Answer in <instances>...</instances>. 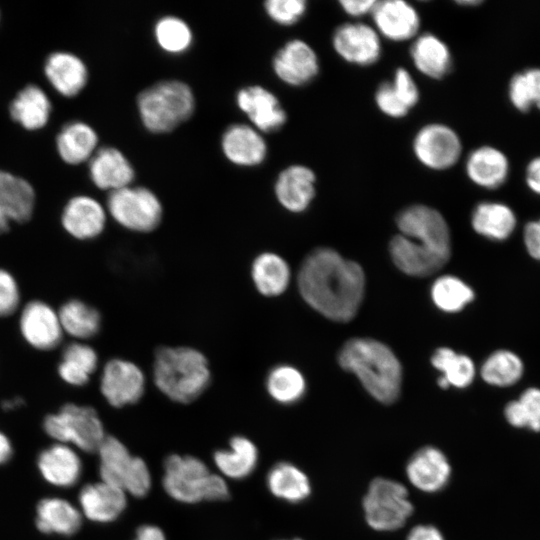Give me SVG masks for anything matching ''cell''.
Segmentation results:
<instances>
[{
    "label": "cell",
    "mask_w": 540,
    "mask_h": 540,
    "mask_svg": "<svg viewBox=\"0 0 540 540\" xmlns=\"http://www.w3.org/2000/svg\"><path fill=\"white\" fill-rule=\"evenodd\" d=\"M13 448L9 438L0 432V465L6 463L12 456Z\"/></svg>",
    "instance_id": "obj_56"
},
{
    "label": "cell",
    "mask_w": 540,
    "mask_h": 540,
    "mask_svg": "<svg viewBox=\"0 0 540 540\" xmlns=\"http://www.w3.org/2000/svg\"><path fill=\"white\" fill-rule=\"evenodd\" d=\"M107 210L120 226L140 233L156 229L163 215L158 196L149 188L133 185L109 192Z\"/></svg>",
    "instance_id": "obj_9"
},
{
    "label": "cell",
    "mask_w": 540,
    "mask_h": 540,
    "mask_svg": "<svg viewBox=\"0 0 540 540\" xmlns=\"http://www.w3.org/2000/svg\"><path fill=\"white\" fill-rule=\"evenodd\" d=\"M277 201L292 213L305 211L316 194V174L308 166L293 164L284 168L274 183Z\"/></svg>",
    "instance_id": "obj_18"
},
{
    "label": "cell",
    "mask_w": 540,
    "mask_h": 540,
    "mask_svg": "<svg viewBox=\"0 0 540 540\" xmlns=\"http://www.w3.org/2000/svg\"><path fill=\"white\" fill-rule=\"evenodd\" d=\"M35 523L46 534L72 535L81 527L82 513L65 499L48 497L38 503Z\"/></svg>",
    "instance_id": "obj_28"
},
{
    "label": "cell",
    "mask_w": 540,
    "mask_h": 540,
    "mask_svg": "<svg viewBox=\"0 0 540 540\" xmlns=\"http://www.w3.org/2000/svg\"><path fill=\"white\" fill-rule=\"evenodd\" d=\"M19 328L25 341L38 350L55 348L63 335L58 312L39 300L27 303L22 309Z\"/></svg>",
    "instance_id": "obj_16"
},
{
    "label": "cell",
    "mask_w": 540,
    "mask_h": 540,
    "mask_svg": "<svg viewBox=\"0 0 540 540\" xmlns=\"http://www.w3.org/2000/svg\"><path fill=\"white\" fill-rule=\"evenodd\" d=\"M236 105L261 133L280 130L287 122V113L278 97L260 85H250L238 90Z\"/></svg>",
    "instance_id": "obj_14"
},
{
    "label": "cell",
    "mask_w": 540,
    "mask_h": 540,
    "mask_svg": "<svg viewBox=\"0 0 540 540\" xmlns=\"http://www.w3.org/2000/svg\"><path fill=\"white\" fill-rule=\"evenodd\" d=\"M9 111L11 118L26 130H38L49 121L51 102L39 86L29 84L12 100Z\"/></svg>",
    "instance_id": "obj_31"
},
{
    "label": "cell",
    "mask_w": 540,
    "mask_h": 540,
    "mask_svg": "<svg viewBox=\"0 0 540 540\" xmlns=\"http://www.w3.org/2000/svg\"><path fill=\"white\" fill-rule=\"evenodd\" d=\"M263 6L270 20L281 26L298 23L308 9L306 0H268Z\"/></svg>",
    "instance_id": "obj_44"
},
{
    "label": "cell",
    "mask_w": 540,
    "mask_h": 540,
    "mask_svg": "<svg viewBox=\"0 0 540 540\" xmlns=\"http://www.w3.org/2000/svg\"><path fill=\"white\" fill-rule=\"evenodd\" d=\"M390 83L399 99L409 110L418 104L419 88L407 69L398 67L394 71L393 80Z\"/></svg>",
    "instance_id": "obj_47"
},
{
    "label": "cell",
    "mask_w": 540,
    "mask_h": 540,
    "mask_svg": "<svg viewBox=\"0 0 540 540\" xmlns=\"http://www.w3.org/2000/svg\"><path fill=\"white\" fill-rule=\"evenodd\" d=\"M508 98L520 112H528L532 107L540 109V68L515 73L509 81Z\"/></svg>",
    "instance_id": "obj_42"
},
{
    "label": "cell",
    "mask_w": 540,
    "mask_h": 540,
    "mask_svg": "<svg viewBox=\"0 0 540 540\" xmlns=\"http://www.w3.org/2000/svg\"><path fill=\"white\" fill-rule=\"evenodd\" d=\"M20 303V291L13 275L0 268V317L13 314Z\"/></svg>",
    "instance_id": "obj_48"
},
{
    "label": "cell",
    "mask_w": 540,
    "mask_h": 540,
    "mask_svg": "<svg viewBox=\"0 0 540 540\" xmlns=\"http://www.w3.org/2000/svg\"><path fill=\"white\" fill-rule=\"evenodd\" d=\"M152 488V475L150 469L141 457L135 456L130 473L124 483L126 494L136 498H144Z\"/></svg>",
    "instance_id": "obj_45"
},
{
    "label": "cell",
    "mask_w": 540,
    "mask_h": 540,
    "mask_svg": "<svg viewBox=\"0 0 540 540\" xmlns=\"http://www.w3.org/2000/svg\"><path fill=\"white\" fill-rule=\"evenodd\" d=\"M78 499L82 515L101 524L117 520L127 507L126 492L101 480L83 486Z\"/></svg>",
    "instance_id": "obj_19"
},
{
    "label": "cell",
    "mask_w": 540,
    "mask_h": 540,
    "mask_svg": "<svg viewBox=\"0 0 540 540\" xmlns=\"http://www.w3.org/2000/svg\"><path fill=\"white\" fill-rule=\"evenodd\" d=\"M212 459L222 477L243 480L255 471L259 461V452L252 440L236 435L230 439L227 448L216 450Z\"/></svg>",
    "instance_id": "obj_27"
},
{
    "label": "cell",
    "mask_w": 540,
    "mask_h": 540,
    "mask_svg": "<svg viewBox=\"0 0 540 540\" xmlns=\"http://www.w3.org/2000/svg\"><path fill=\"white\" fill-rule=\"evenodd\" d=\"M406 476L418 490L435 493L448 484L451 466L440 449L426 446L416 451L409 459L406 465Z\"/></svg>",
    "instance_id": "obj_20"
},
{
    "label": "cell",
    "mask_w": 540,
    "mask_h": 540,
    "mask_svg": "<svg viewBox=\"0 0 540 540\" xmlns=\"http://www.w3.org/2000/svg\"><path fill=\"white\" fill-rule=\"evenodd\" d=\"M221 150L225 158L240 167L262 164L268 153L262 133L250 124L234 123L221 136Z\"/></svg>",
    "instance_id": "obj_17"
},
{
    "label": "cell",
    "mask_w": 540,
    "mask_h": 540,
    "mask_svg": "<svg viewBox=\"0 0 540 540\" xmlns=\"http://www.w3.org/2000/svg\"><path fill=\"white\" fill-rule=\"evenodd\" d=\"M195 96L180 80L159 81L137 96L139 118L151 133L164 134L176 129L193 115Z\"/></svg>",
    "instance_id": "obj_6"
},
{
    "label": "cell",
    "mask_w": 540,
    "mask_h": 540,
    "mask_svg": "<svg viewBox=\"0 0 540 540\" xmlns=\"http://www.w3.org/2000/svg\"><path fill=\"white\" fill-rule=\"evenodd\" d=\"M507 422L515 428H527V420L519 401L512 400L504 408Z\"/></svg>",
    "instance_id": "obj_52"
},
{
    "label": "cell",
    "mask_w": 540,
    "mask_h": 540,
    "mask_svg": "<svg viewBox=\"0 0 540 540\" xmlns=\"http://www.w3.org/2000/svg\"><path fill=\"white\" fill-rule=\"evenodd\" d=\"M282 540H286V539H282ZM292 540H302V539L295 538V539H292Z\"/></svg>",
    "instance_id": "obj_60"
},
{
    "label": "cell",
    "mask_w": 540,
    "mask_h": 540,
    "mask_svg": "<svg viewBox=\"0 0 540 540\" xmlns=\"http://www.w3.org/2000/svg\"><path fill=\"white\" fill-rule=\"evenodd\" d=\"M367 524L376 531H394L406 523L413 505L406 487L392 479L378 477L363 498Z\"/></svg>",
    "instance_id": "obj_8"
},
{
    "label": "cell",
    "mask_w": 540,
    "mask_h": 540,
    "mask_svg": "<svg viewBox=\"0 0 540 540\" xmlns=\"http://www.w3.org/2000/svg\"><path fill=\"white\" fill-rule=\"evenodd\" d=\"M407 540H445L439 529L432 525H417L413 527Z\"/></svg>",
    "instance_id": "obj_53"
},
{
    "label": "cell",
    "mask_w": 540,
    "mask_h": 540,
    "mask_svg": "<svg viewBox=\"0 0 540 540\" xmlns=\"http://www.w3.org/2000/svg\"><path fill=\"white\" fill-rule=\"evenodd\" d=\"M266 486L274 497L292 504L303 502L311 494L308 476L290 462L273 465L267 473Z\"/></svg>",
    "instance_id": "obj_32"
},
{
    "label": "cell",
    "mask_w": 540,
    "mask_h": 540,
    "mask_svg": "<svg viewBox=\"0 0 540 540\" xmlns=\"http://www.w3.org/2000/svg\"><path fill=\"white\" fill-rule=\"evenodd\" d=\"M465 173L475 185L485 189H496L508 178L509 161L496 147L479 146L467 155Z\"/></svg>",
    "instance_id": "obj_25"
},
{
    "label": "cell",
    "mask_w": 540,
    "mask_h": 540,
    "mask_svg": "<svg viewBox=\"0 0 540 540\" xmlns=\"http://www.w3.org/2000/svg\"><path fill=\"white\" fill-rule=\"evenodd\" d=\"M371 17L373 27L381 38L393 42H405L419 35L421 25L419 13L407 1H377Z\"/></svg>",
    "instance_id": "obj_15"
},
{
    "label": "cell",
    "mask_w": 540,
    "mask_h": 540,
    "mask_svg": "<svg viewBox=\"0 0 540 540\" xmlns=\"http://www.w3.org/2000/svg\"><path fill=\"white\" fill-rule=\"evenodd\" d=\"M401 232L390 242L395 265L411 276H429L440 270L451 254L450 231L442 214L423 205H411L397 215Z\"/></svg>",
    "instance_id": "obj_2"
},
{
    "label": "cell",
    "mask_w": 540,
    "mask_h": 540,
    "mask_svg": "<svg viewBox=\"0 0 540 540\" xmlns=\"http://www.w3.org/2000/svg\"><path fill=\"white\" fill-rule=\"evenodd\" d=\"M58 315L63 332L79 340L94 337L101 327L98 310L78 299L65 302Z\"/></svg>",
    "instance_id": "obj_37"
},
{
    "label": "cell",
    "mask_w": 540,
    "mask_h": 540,
    "mask_svg": "<svg viewBox=\"0 0 540 540\" xmlns=\"http://www.w3.org/2000/svg\"><path fill=\"white\" fill-rule=\"evenodd\" d=\"M374 99L377 108L387 117L400 119L410 112L399 99L389 81H384L377 87Z\"/></svg>",
    "instance_id": "obj_46"
},
{
    "label": "cell",
    "mask_w": 540,
    "mask_h": 540,
    "mask_svg": "<svg viewBox=\"0 0 540 540\" xmlns=\"http://www.w3.org/2000/svg\"><path fill=\"white\" fill-rule=\"evenodd\" d=\"M517 400L525 414L527 428L534 432H540V389L528 388Z\"/></svg>",
    "instance_id": "obj_49"
},
{
    "label": "cell",
    "mask_w": 540,
    "mask_h": 540,
    "mask_svg": "<svg viewBox=\"0 0 540 540\" xmlns=\"http://www.w3.org/2000/svg\"><path fill=\"white\" fill-rule=\"evenodd\" d=\"M412 151L424 167L443 171L452 168L461 158L462 141L450 126L440 122L423 125L414 135Z\"/></svg>",
    "instance_id": "obj_10"
},
{
    "label": "cell",
    "mask_w": 540,
    "mask_h": 540,
    "mask_svg": "<svg viewBox=\"0 0 540 540\" xmlns=\"http://www.w3.org/2000/svg\"><path fill=\"white\" fill-rule=\"evenodd\" d=\"M154 38L161 50L168 54H182L193 43V32L187 22L177 16L159 18L153 29Z\"/></svg>",
    "instance_id": "obj_40"
},
{
    "label": "cell",
    "mask_w": 540,
    "mask_h": 540,
    "mask_svg": "<svg viewBox=\"0 0 540 540\" xmlns=\"http://www.w3.org/2000/svg\"><path fill=\"white\" fill-rule=\"evenodd\" d=\"M43 428L47 435L59 443L73 445L84 452H96L107 436L103 423L90 406L65 404L45 417Z\"/></svg>",
    "instance_id": "obj_7"
},
{
    "label": "cell",
    "mask_w": 540,
    "mask_h": 540,
    "mask_svg": "<svg viewBox=\"0 0 540 540\" xmlns=\"http://www.w3.org/2000/svg\"><path fill=\"white\" fill-rule=\"evenodd\" d=\"M526 184L531 191L540 195V156L532 159L525 172Z\"/></svg>",
    "instance_id": "obj_54"
},
{
    "label": "cell",
    "mask_w": 540,
    "mask_h": 540,
    "mask_svg": "<svg viewBox=\"0 0 540 540\" xmlns=\"http://www.w3.org/2000/svg\"><path fill=\"white\" fill-rule=\"evenodd\" d=\"M23 404L21 398L8 399L2 403V407L6 410L15 409Z\"/></svg>",
    "instance_id": "obj_57"
},
{
    "label": "cell",
    "mask_w": 540,
    "mask_h": 540,
    "mask_svg": "<svg viewBox=\"0 0 540 540\" xmlns=\"http://www.w3.org/2000/svg\"><path fill=\"white\" fill-rule=\"evenodd\" d=\"M523 236L529 255L540 261V219L528 222L524 227Z\"/></svg>",
    "instance_id": "obj_50"
},
{
    "label": "cell",
    "mask_w": 540,
    "mask_h": 540,
    "mask_svg": "<svg viewBox=\"0 0 540 540\" xmlns=\"http://www.w3.org/2000/svg\"><path fill=\"white\" fill-rule=\"evenodd\" d=\"M158 390L170 400L186 404L196 400L210 383L206 357L191 347H162L153 363Z\"/></svg>",
    "instance_id": "obj_4"
},
{
    "label": "cell",
    "mask_w": 540,
    "mask_h": 540,
    "mask_svg": "<svg viewBox=\"0 0 540 540\" xmlns=\"http://www.w3.org/2000/svg\"><path fill=\"white\" fill-rule=\"evenodd\" d=\"M89 175L97 188L113 192L132 185L135 170L121 150L108 146L98 149L89 160Z\"/></svg>",
    "instance_id": "obj_22"
},
{
    "label": "cell",
    "mask_w": 540,
    "mask_h": 540,
    "mask_svg": "<svg viewBox=\"0 0 540 540\" xmlns=\"http://www.w3.org/2000/svg\"><path fill=\"white\" fill-rule=\"evenodd\" d=\"M162 486L171 499L184 504L224 501L230 496L226 479L191 455L170 454L165 458Z\"/></svg>",
    "instance_id": "obj_5"
},
{
    "label": "cell",
    "mask_w": 540,
    "mask_h": 540,
    "mask_svg": "<svg viewBox=\"0 0 540 540\" xmlns=\"http://www.w3.org/2000/svg\"><path fill=\"white\" fill-rule=\"evenodd\" d=\"M107 213L102 204L88 195L72 197L65 205L61 224L65 231L78 240L99 236L106 225Z\"/></svg>",
    "instance_id": "obj_21"
},
{
    "label": "cell",
    "mask_w": 540,
    "mask_h": 540,
    "mask_svg": "<svg viewBox=\"0 0 540 540\" xmlns=\"http://www.w3.org/2000/svg\"><path fill=\"white\" fill-rule=\"evenodd\" d=\"M331 43L343 61L360 67L377 63L382 55L381 36L373 26L363 22L339 25L332 34Z\"/></svg>",
    "instance_id": "obj_11"
},
{
    "label": "cell",
    "mask_w": 540,
    "mask_h": 540,
    "mask_svg": "<svg viewBox=\"0 0 540 540\" xmlns=\"http://www.w3.org/2000/svg\"><path fill=\"white\" fill-rule=\"evenodd\" d=\"M146 379L138 365L129 360L114 358L103 368L100 391L113 407L137 403L145 392Z\"/></svg>",
    "instance_id": "obj_12"
},
{
    "label": "cell",
    "mask_w": 540,
    "mask_h": 540,
    "mask_svg": "<svg viewBox=\"0 0 540 540\" xmlns=\"http://www.w3.org/2000/svg\"><path fill=\"white\" fill-rule=\"evenodd\" d=\"M99 138L89 124L74 121L62 128L56 138L57 152L69 165H78L91 159L97 151Z\"/></svg>",
    "instance_id": "obj_30"
},
{
    "label": "cell",
    "mask_w": 540,
    "mask_h": 540,
    "mask_svg": "<svg viewBox=\"0 0 540 540\" xmlns=\"http://www.w3.org/2000/svg\"><path fill=\"white\" fill-rule=\"evenodd\" d=\"M435 305L446 312H457L474 299L473 290L457 277L438 278L431 290Z\"/></svg>",
    "instance_id": "obj_43"
},
{
    "label": "cell",
    "mask_w": 540,
    "mask_h": 540,
    "mask_svg": "<svg viewBox=\"0 0 540 540\" xmlns=\"http://www.w3.org/2000/svg\"><path fill=\"white\" fill-rule=\"evenodd\" d=\"M35 206V191L22 177L0 170V208L8 219L23 223L28 221Z\"/></svg>",
    "instance_id": "obj_29"
},
{
    "label": "cell",
    "mask_w": 540,
    "mask_h": 540,
    "mask_svg": "<svg viewBox=\"0 0 540 540\" xmlns=\"http://www.w3.org/2000/svg\"><path fill=\"white\" fill-rule=\"evenodd\" d=\"M457 4L461 6H477L481 4V1L479 0H458Z\"/></svg>",
    "instance_id": "obj_59"
},
{
    "label": "cell",
    "mask_w": 540,
    "mask_h": 540,
    "mask_svg": "<svg viewBox=\"0 0 540 540\" xmlns=\"http://www.w3.org/2000/svg\"><path fill=\"white\" fill-rule=\"evenodd\" d=\"M523 371V362L517 354L508 350H498L483 363L481 376L490 385L507 387L517 383Z\"/></svg>",
    "instance_id": "obj_38"
},
{
    "label": "cell",
    "mask_w": 540,
    "mask_h": 540,
    "mask_svg": "<svg viewBox=\"0 0 540 540\" xmlns=\"http://www.w3.org/2000/svg\"><path fill=\"white\" fill-rule=\"evenodd\" d=\"M272 68L277 78L286 85L302 87L318 76L320 62L310 44L295 38L278 49L272 60Z\"/></svg>",
    "instance_id": "obj_13"
},
{
    "label": "cell",
    "mask_w": 540,
    "mask_h": 540,
    "mask_svg": "<svg viewBox=\"0 0 540 540\" xmlns=\"http://www.w3.org/2000/svg\"><path fill=\"white\" fill-rule=\"evenodd\" d=\"M340 366L357 376L364 388L376 400L391 404L397 400L402 371L393 351L370 338H352L341 348Z\"/></svg>",
    "instance_id": "obj_3"
},
{
    "label": "cell",
    "mask_w": 540,
    "mask_h": 540,
    "mask_svg": "<svg viewBox=\"0 0 540 540\" xmlns=\"http://www.w3.org/2000/svg\"><path fill=\"white\" fill-rule=\"evenodd\" d=\"M44 73L53 88L62 96L74 97L87 85L89 72L83 60L69 52H54L48 56Z\"/></svg>",
    "instance_id": "obj_26"
},
{
    "label": "cell",
    "mask_w": 540,
    "mask_h": 540,
    "mask_svg": "<svg viewBox=\"0 0 540 540\" xmlns=\"http://www.w3.org/2000/svg\"><path fill=\"white\" fill-rule=\"evenodd\" d=\"M377 0H340L338 2L342 11L350 17H362L371 14Z\"/></svg>",
    "instance_id": "obj_51"
},
{
    "label": "cell",
    "mask_w": 540,
    "mask_h": 540,
    "mask_svg": "<svg viewBox=\"0 0 540 540\" xmlns=\"http://www.w3.org/2000/svg\"><path fill=\"white\" fill-rule=\"evenodd\" d=\"M290 268L279 255L265 252L258 255L251 266L252 281L264 296L273 297L282 294L290 282Z\"/></svg>",
    "instance_id": "obj_34"
},
{
    "label": "cell",
    "mask_w": 540,
    "mask_h": 540,
    "mask_svg": "<svg viewBox=\"0 0 540 540\" xmlns=\"http://www.w3.org/2000/svg\"><path fill=\"white\" fill-rule=\"evenodd\" d=\"M432 365L443 372L448 385L457 388L469 386L475 377V366L471 358L457 354L447 347L439 348L431 358Z\"/></svg>",
    "instance_id": "obj_41"
},
{
    "label": "cell",
    "mask_w": 540,
    "mask_h": 540,
    "mask_svg": "<svg viewBox=\"0 0 540 540\" xmlns=\"http://www.w3.org/2000/svg\"><path fill=\"white\" fill-rule=\"evenodd\" d=\"M96 453L99 456L100 480L123 490L135 456L118 438L107 435Z\"/></svg>",
    "instance_id": "obj_35"
},
{
    "label": "cell",
    "mask_w": 540,
    "mask_h": 540,
    "mask_svg": "<svg viewBox=\"0 0 540 540\" xmlns=\"http://www.w3.org/2000/svg\"><path fill=\"white\" fill-rule=\"evenodd\" d=\"M513 210L501 202L484 201L472 212L471 224L480 235L492 240H505L516 227Z\"/></svg>",
    "instance_id": "obj_33"
},
{
    "label": "cell",
    "mask_w": 540,
    "mask_h": 540,
    "mask_svg": "<svg viewBox=\"0 0 540 540\" xmlns=\"http://www.w3.org/2000/svg\"><path fill=\"white\" fill-rule=\"evenodd\" d=\"M132 540H167L164 531L154 524L139 526Z\"/></svg>",
    "instance_id": "obj_55"
},
{
    "label": "cell",
    "mask_w": 540,
    "mask_h": 540,
    "mask_svg": "<svg viewBox=\"0 0 540 540\" xmlns=\"http://www.w3.org/2000/svg\"><path fill=\"white\" fill-rule=\"evenodd\" d=\"M10 220L0 208V235L6 233L9 230Z\"/></svg>",
    "instance_id": "obj_58"
},
{
    "label": "cell",
    "mask_w": 540,
    "mask_h": 540,
    "mask_svg": "<svg viewBox=\"0 0 540 540\" xmlns=\"http://www.w3.org/2000/svg\"><path fill=\"white\" fill-rule=\"evenodd\" d=\"M98 356L88 344L73 342L67 345L58 365L60 378L69 385L83 386L97 368Z\"/></svg>",
    "instance_id": "obj_36"
},
{
    "label": "cell",
    "mask_w": 540,
    "mask_h": 540,
    "mask_svg": "<svg viewBox=\"0 0 540 540\" xmlns=\"http://www.w3.org/2000/svg\"><path fill=\"white\" fill-rule=\"evenodd\" d=\"M409 53L414 67L427 78L440 80L452 69L450 48L433 33L425 32L415 37Z\"/></svg>",
    "instance_id": "obj_24"
},
{
    "label": "cell",
    "mask_w": 540,
    "mask_h": 540,
    "mask_svg": "<svg viewBox=\"0 0 540 540\" xmlns=\"http://www.w3.org/2000/svg\"><path fill=\"white\" fill-rule=\"evenodd\" d=\"M266 389L273 400L289 405L303 397L306 383L299 370L289 365H280L268 374Z\"/></svg>",
    "instance_id": "obj_39"
},
{
    "label": "cell",
    "mask_w": 540,
    "mask_h": 540,
    "mask_svg": "<svg viewBox=\"0 0 540 540\" xmlns=\"http://www.w3.org/2000/svg\"><path fill=\"white\" fill-rule=\"evenodd\" d=\"M303 299L316 311L337 322L356 315L364 295L361 266L330 248H318L303 261L298 274Z\"/></svg>",
    "instance_id": "obj_1"
},
{
    "label": "cell",
    "mask_w": 540,
    "mask_h": 540,
    "mask_svg": "<svg viewBox=\"0 0 540 540\" xmlns=\"http://www.w3.org/2000/svg\"><path fill=\"white\" fill-rule=\"evenodd\" d=\"M37 466L42 477L58 487L75 485L82 474V461L78 453L70 445L59 442L40 452Z\"/></svg>",
    "instance_id": "obj_23"
}]
</instances>
